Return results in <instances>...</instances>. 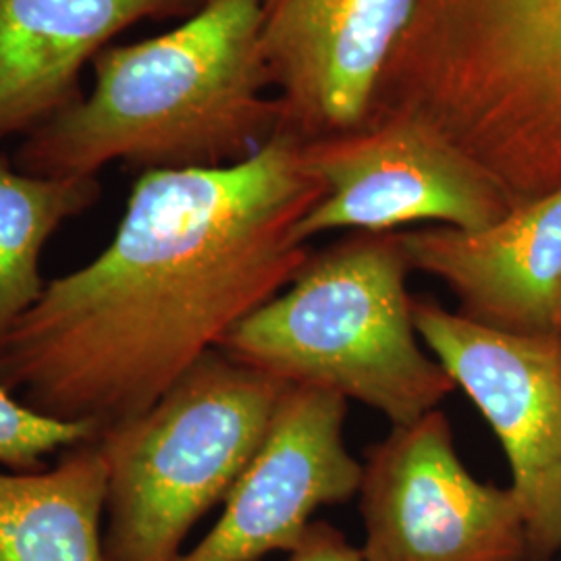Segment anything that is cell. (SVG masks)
<instances>
[{
    "label": "cell",
    "mask_w": 561,
    "mask_h": 561,
    "mask_svg": "<svg viewBox=\"0 0 561 561\" xmlns=\"http://www.w3.org/2000/svg\"><path fill=\"white\" fill-rule=\"evenodd\" d=\"M437 129L516 206L561 187V0H416L368 115Z\"/></svg>",
    "instance_id": "cell-3"
},
{
    "label": "cell",
    "mask_w": 561,
    "mask_h": 561,
    "mask_svg": "<svg viewBox=\"0 0 561 561\" xmlns=\"http://www.w3.org/2000/svg\"><path fill=\"white\" fill-rule=\"evenodd\" d=\"M347 400L289 385L221 518L178 561H261L294 551L312 516L358 495L362 463L343 442Z\"/></svg>",
    "instance_id": "cell-9"
},
{
    "label": "cell",
    "mask_w": 561,
    "mask_h": 561,
    "mask_svg": "<svg viewBox=\"0 0 561 561\" xmlns=\"http://www.w3.org/2000/svg\"><path fill=\"white\" fill-rule=\"evenodd\" d=\"M322 194L289 131L233 164L140 173L111 243L13 329L0 387L101 431L138 416L298 275Z\"/></svg>",
    "instance_id": "cell-1"
},
{
    "label": "cell",
    "mask_w": 561,
    "mask_h": 561,
    "mask_svg": "<svg viewBox=\"0 0 561 561\" xmlns=\"http://www.w3.org/2000/svg\"><path fill=\"white\" fill-rule=\"evenodd\" d=\"M301 157L324 187L298 225L301 243L327 231L389 233L419 222L477 231L514 206L479 162L408 115H368L350 131L301 141Z\"/></svg>",
    "instance_id": "cell-6"
},
{
    "label": "cell",
    "mask_w": 561,
    "mask_h": 561,
    "mask_svg": "<svg viewBox=\"0 0 561 561\" xmlns=\"http://www.w3.org/2000/svg\"><path fill=\"white\" fill-rule=\"evenodd\" d=\"M92 422H67L36 412L0 387V466L13 472L46 468V458L96 439Z\"/></svg>",
    "instance_id": "cell-15"
},
{
    "label": "cell",
    "mask_w": 561,
    "mask_h": 561,
    "mask_svg": "<svg viewBox=\"0 0 561 561\" xmlns=\"http://www.w3.org/2000/svg\"><path fill=\"white\" fill-rule=\"evenodd\" d=\"M400 231H356L310 252L221 352L296 387L360 401L391 426L433 412L456 382L421 345Z\"/></svg>",
    "instance_id": "cell-4"
},
{
    "label": "cell",
    "mask_w": 561,
    "mask_h": 561,
    "mask_svg": "<svg viewBox=\"0 0 561 561\" xmlns=\"http://www.w3.org/2000/svg\"><path fill=\"white\" fill-rule=\"evenodd\" d=\"M101 196L96 175H30L0 154V352L46 291L48 283L41 273L44 245L65 222L96 206Z\"/></svg>",
    "instance_id": "cell-14"
},
{
    "label": "cell",
    "mask_w": 561,
    "mask_h": 561,
    "mask_svg": "<svg viewBox=\"0 0 561 561\" xmlns=\"http://www.w3.org/2000/svg\"><path fill=\"white\" fill-rule=\"evenodd\" d=\"M358 495L364 561L528 560L514 491L461 463L439 408L366 451Z\"/></svg>",
    "instance_id": "cell-7"
},
{
    "label": "cell",
    "mask_w": 561,
    "mask_h": 561,
    "mask_svg": "<svg viewBox=\"0 0 561 561\" xmlns=\"http://www.w3.org/2000/svg\"><path fill=\"white\" fill-rule=\"evenodd\" d=\"M287 387L215 350L148 410L101 431L106 561L180 560L254 460Z\"/></svg>",
    "instance_id": "cell-5"
},
{
    "label": "cell",
    "mask_w": 561,
    "mask_h": 561,
    "mask_svg": "<svg viewBox=\"0 0 561 561\" xmlns=\"http://www.w3.org/2000/svg\"><path fill=\"white\" fill-rule=\"evenodd\" d=\"M106 484L99 439L50 468L0 470V561H106Z\"/></svg>",
    "instance_id": "cell-13"
},
{
    "label": "cell",
    "mask_w": 561,
    "mask_h": 561,
    "mask_svg": "<svg viewBox=\"0 0 561 561\" xmlns=\"http://www.w3.org/2000/svg\"><path fill=\"white\" fill-rule=\"evenodd\" d=\"M285 561H364V558L360 547L347 541L340 528L329 522L314 520Z\"/></svg>",
    "instance_id": "cell-16"
},
{
    "label": "cell",
    "mask_w": 561,
    "mask_h": 561,
    "mask_svg": "<svg viewBox=\"0 0 561 561\" xmlns=\"http://www.w3.org/2000/svg\"><path fill=\"white\" fill-rule=\"evenodd\" d=\"M90 92L25 136L13 164L90 178L111 162L138 173L252 157L283 125L262 46V0H208L178 27L106 46Z\"/></svg>",
    "instance_id": "cell-2"
},
{
    "label": "cell",
    "mask_w": 561,
    "mask_h": 561,
    "mask_svg": "<svg viewBox=\"0 0 561 561\" xmlns=\"http://www.w3.org/2000/svg\"><path fill=\"white\" fill-rule=\"evenodd\" d=\"M208 0H0V140L80 101L81 71L129 25L190 18Z\"/></svg>",
    "instance_id": "cell-12"
},
{
    "label": "cell",
    "mask_w": 561,
    "mask_h": 561,
    "mask_svg": "<svg viewBox=\"0 0 561 561\" xmlns=\"http://www.w3.org/2000/svg\"><path fill=\"white\" fill-rule=\"evenodd\" d=\"M416 0H262V46L283 125L301 141L366 119Z\"/></svg>",
    "instance_id": "cell-10"
},
{
    "label": "cell",
    "mask_w": 561,
    "mask_h": 561,
    "mask_svg": "<svg viewBox=\"0 0 561 561\" xmlns=\"http://www.w3.org/2000/svg\"><path fill=\"white\" fill-rule=\"evenodd\" d=\"M422 343L502 443L528 561L561 551V333L516 335L414 298Z\"/></svg>",
    "instance_id": "cell-8"
},
{
    "label": "cell",
    "mask_w": 561,
    "mask_h": 561,
    "mask_svg": "<svg viewBox=\"0 0 561 561\" xmlns=\"http://www.w3.org/2000/svg\"><path fill=\"white\" fill-rule=\"evenodd\" d=\"M558 561H561V556H560V560H558Z\"/></svg>",
    "instance_id": "cell-17"
},
{
    "label": "cell",
    "mask_w": 561,
    "mask_h": 561,
    "mask_svg": "<svg viewBox=\"0 0 561 561\" xmlns=\"http://www.w3.org/2000/svg\"><path fill=\"white\" fill-rule=\"evenodd\" d=\"M414 271L442 280L461 317L516 335L561 333V187L468 231H400Z\"/></svg>",
    "instance_id": "cell-11"
}]
</instances>
